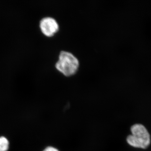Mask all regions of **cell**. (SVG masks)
<instances>
[{"mask_svg": "<svg viewBox=\"0 0 151 151\" xmlns=\"http://www.w3.org/2000/svg\"><path fill=\"white\" fill-rule=\"evenodd\" d=\"M132 135L127 138V142L135 148H147L151 142L150 136L145 127L141 124H136L131 128Z\"/></svg>", "mask_w": 151, "mask_h": 151, "instance_id": "obj_1", "label": "cell"}, {"mask_svg": "<svg viewBox=\"0 0 151 151\" xmlns=\"http://www.w3.org/2000/svg\"><path fill=\"white\" fill-rule=\"evenodd\" d=\"M43 151H59L57 149L53 147H47Z\"/></svg>", "mask_w": 151, "mask_h": 151, "instance_id": "obj_5", "label": "cell"}, {"mask_svg": "<svg viewBox=\"0 0 151 151\" xmlns=\"http://www.w3.org/2000/svg\"><path fill=\"white\" fill-rule=\"evenodd\" d=\"M9 147V142L5 137H0V151H7Z\"/></svg>", "mask_w": 151, "mask_h": 151, "instance_id": "obj_4", "label": "cell"}, {"mask_svg": "<svg viewBox=\"0 0 151 151\" xmlns=\"http://www.w3.org/2000/svg\"><path fill=\"white\" fill-rule=\"evenodd\" d=\"M79 66L78 59L69 52L62 51L59 59L55 64L58 70L65 76L73 75L77 71Z\"/></svg>", "mask_w": 151, "mask_h": 151, "instance_id": "obj_2", "label": "cell"}, {"mask_svg": "<svg viewBox=\"0 0 151 151\" xmlns=\"http://www.w3.org/2000/svg\"><path fill=\"white\" fill-rule=\"evenodd\" d=\"M41 31L46 36H52L58 30L59 26L56 20L51 17H45L40 22Z\"/></svg>", "mask_w": 151, "mask_h": 151, "instance_id": "obj_3", "label": "cell"}]
</instances>
